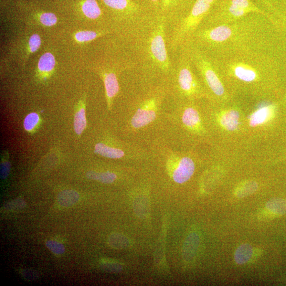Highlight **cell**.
I'll return each instance as SVG.
<instances>
[{
	"label": "cell",
	"mask_w": 286,
	"mask_h": 286,
	"mask_svg": "<svg viewBox=\"0 0 286 286\" xmlns=\"http://www.w3.org/2000/svg\"><path fill=\"white\" fill-rule=\"evenodd\" d=\"M55 59L50 52H46L42 55L38 62V68L42 73H49L54 69Z\"/></svg>",
	"instance_id": "obj_20"
},
{
	"label": "cell",
	"mask_w": 286,
	"mask_h": 286,
	"mask_svg": "<svg viewBox=\"0 0 286 286\" xmlns=\"http://www.w3.org/2000/svg\"><path fill=\"white\" fill-rule=\"evenodd\" d=\"M87 176L89 179L97 180L104 184L112 183L117 178L116 175L110 171L104 173L90 171L87 173Z\"/></svg>",
	"instance_id": "obj_21"
},
{
	"label": "cell",
	"mask_w": 286,
	"mask_h": 286,
	"mask_svg": "<svg viewBox=\"0 0 286 286\" xmlns=\"http://www.w3.org/2000/svg\"><path fill=\"white\" fill-rule=\"evenodd\" d=\"M213 58L233 97L242 94L273 100L281 93L286 76V46Z\"/></svg>",
	"instance_id": "obj_1"
},
{
	"label": "cell",
	"mask_w": 286,
	"mask_h": 286,
	"mask_svg": "<svg viewBox=\"0 0 286 286\" xmlns=\"http://www.w3.org/2000/svg\"><path fill=\"white\" fill-rule=\"evenodd\" d=\"M259 185L253 180H247L239 184L235 190V196L240 198H245L255 193Z\"/></svg>",
	"instance_id": "obj_14"
},
{
	"label": "cell",
	"mask_w": 286,
	"mask_h": 286,
	"mask_svg": "<svg viewBox=\"0 0 286 286\" xmlns=\"http://www.w3.org/2000/svg\"><path fill=\"white\" fill-rule=\"evenodd\" d=\"M174 71L169 84L170 95H173L177 101H210L209 95L184 46L174 53Z\"/></svg>",
	"instance_id": "obj_4"
},
{
	"label": "cell",
	"mask_w": 286,
	"mask_h": 286,
	"mask_svg": "<svg viewBox=\"0 0 286 286\" xmlns=\"http://www.w3.org/2000/svg\"><path fill=\"white\" fill-rule=\"evenodd\" d=\"M167 27L164 16L153 14L119 33L121 51L133 63L144 86L170 83L174 60L167 45Z\"/></svg>",
	"instance_id": "obj_3"
},
{
	"label": "cell",
	"mask_w": 286,
	"mask_h": 286,
	"mask_svg": "<svg viewBox=\"0 0 286 286\" xmlns=\"http://www.w3.org/2000/svg\"><path fill=\"white\" fill-rule=\"evenodd\" d=\"M208 102V112L210 113L206 119L209 126L211 125L222 135L241 134L244 131L245 115L233 100L225 103Z\"/></svg>",
	"instance_id": "obj_9"
},
{
	"label": "cell",
	"mask_w": 286,
	"mask_h": 286,
	"mask_svg": "<svg viewBox=\"0 0 286 286\" xmlns=\"http://www.w3.org/2000/svg\"><path fill=\"white\" fill-rule=\"evenodd\" d=\"M94 151L100 156L112 159H120L127 156L136 157L137 154L134 152L133 148L126 149V148L115 147L102 142L95 145Z\"/></svg>",
	"instance_id": "obj_13"
},
{
	"label": "cell",
	"mask_w": 286,
	"mask_h": 286,
	"mask_svg": "<svg viewBox=\"0 0 286 286\" xmlns=\"http://www.w3.org/2000/svg\"><path fill=\"white\" fill-rule=\"evenodd\" d=\"M266 207L275 215H284L286 214V200L277 198L271 199L267 203Z\"/></svg>",
	"instance_id": "obj_18"
},
{
	"label": "cell",
	"mask_w": 286,
	"mask_h": 286,
	"mask_svg": "<svg viewBox=\"0 0 286 286\" xmlns=\"http://www.w3.org/2000/svg\"><path fill=\"white\" fill-rule=\"evenodd\" d=\"M185 43L219 57L284 46L286 36L270 15L252 14L228 24L200 27Z\"/></svg>",
	"instance_id": "obj_2"
},
{
	"label": "cell",
	"mask_w": 286,
	"mask_h": 286,
	"mask_svg": "<svg viewBox=\"0 0 286 286\" xmlns=\"http://www.w3.org/2000/svg\"><path fill=\"white\" fill-rule=\"evenodd\" d=\"M144 93L136 99L135 113L130 121L131 128L139 130L150 125L156 118L163 102L170 95L169 85L145 86Z\"/></svg>",
	"instance_id": "obj_7"
},
{
	"label": "cell",
	"mask_w": 286,
	"mask_h": 286,
	"mask_svg": "<svg viewBox=\"0 0 286 286\" xmlns=\"http://www.w3.org/2000/svg\"><path fill=\"white\" fill-rule=\"evenodd\" d=\"M83 13L88 18L97 20L102 16V11L96 0H85L82 5Z\"/></svg>",
	"instance_id": "obj_16"
},
{
	"label": "cell",
	"mask_w": 286,
	"mask_h": 286,
	"mask_svg": "<svg viewBox=\"0 0 286 286\" xmlns=\"http://www.w3.org/2000/svg\"><path fill=\"white\" fill-rule=\"evenodd\" d=\"M167 157L166 167L174 181L179 184L187 182L195 171L196 164L192 156L173 152Z\"/></svg>",
	"instance_id": "obj_12"
},
{
	"label": "cell",
	"mask_w": 286,
	"mask_h": 286,
	"mask_svg": "<svg viewBox=\"0 0 286 286\" xmlns=\"http://www.w3.org/2000/svg\"><path fill=\"white\" fill-rule=\"evenodd\" d=\"M87 121L86 115V109L83 105L74 116V129L77 134L80 135L86 129Z\"/></svg>",
	"instance_id": "obj_19"
},
{
	"label": "cell",
	"mask_w": 286,
	"mask_h": 286,
	"mask_svg": "<svg viewBox=\"0 0 286 286\" xmlns=\"http://www.w3.org/2000/svg\"><path fill=\"white\" fill-rule=\"evenodd\" d=\"M25 201L22 199L14 200L6 204L5 206L7 210H17L24 208L26 206Z\"/></svg>",
	"instance_id": "obj_28"
},
{
	"label": "cell",
	"mask_w": 286,
	"mask_h": 286,
	"mask_svg": "<svg viewBox=\"0 0 286 286\" xmlns=\"http://www.w3.org/2000/svg\"><path fill=\"white\" fill-rule=\"evenodd\" d=\"M177 101L178 122L183 131L187 135L198 139H207L209 135L208 124L201 113L198 101Z\"/></svg>",
	"instance_id": "obj_10"
},
{
	"label": "cell",
	"mask_w": 286,
	"mask_h": 286,
	"mask_svg": "<svg viewBox=\"0 0 286 286\" xmlns=\"http://www.w3.org/2000/svg\"><path fill=\"white\" fill-rule=\"evenodd\" d=\"M40 21L42 25L50 27L56 24L58 19L54 14L44 13L40 15Z\"/></svg>",
	"instance_id": "obj_26"
},
{
	"label": "cell",
	"mask_w": 286,
	"mask_h": 286,
	"mask_svg": "<svg viewBox=\"0 0 286 286\" xmlns=\"http://www.w3.org/2000/svg\"><path fill=\"white\" fill-rule=\"evenodd\" d=\"M283 101L284 102V103H286V91L284 93V94H283Z\"/></svg>",
	"instance_id": "obj_33"
},
{
	"label": "cell",
	"mask_w": 286,
	"mask_h": 286,
	"mask_svg": "<svg viewBox=\"0 0 286 286\" xmlns=\"http://www.w3.org/2000/svg\"><path fill=\"white\" fill-rule=\"evenodd\" d=\"M41 44L40 36L37 34L32 35L29 40V50L31 52H34L38 50Z\"/></svg>",
	"instance_id": "obj_29"
},
{
	"label": "cell",
	"mask_w": 286,
	"mask_h": 286,
	"mask_svg": "<svg viewBox=\"0 0 286 286\" xmlns=\"http://www.w3.org/2000/svg\"><path fill=\"white\" fill-rule=\"evenodd\" d=\"M40 123V117L36 112L28 114L24 120V127L25 130L29 132L34 131Z\"/></svg>",
	"instance_id": "obj_23"
},
{
	"label": "cell",
	"mask_w": 286,
	"mask_h": 286,
	"mask_svg": "<svg viewBox=\"0 0 286 286\" xmlns=\"http://www.w3.org/2000/svg\"><path fill=\"white\" fill-rule=\"evenodd\" d=\"M79 194L73 190H66L61 192L58 197V202L63 207H70L78 202Z\"/></svg>",
	"instance_id": "obj_15"
},
{
	"label": "cell",
	"mask_w": 286,
	"mask_h": 286,
	"mask_svg": "<svg viewBox=\"0 0 286 286\" xmlns=\"http://www.w3.org/2000/svg\"><path fill=\"white\" fill-rule=\"evenodd\" d=\"M182 46L187 50L197 75L209 95V102L225 103L234 100L220 76L213 57L190 44Z\"/></svg>",
	"instance_id": "obj_5"
},
{
	"label": "cell",
	"mask_w": 286,
	"mask_h": 286,
	"mask_svg": "<svg viewBox=\"0 0 286 286\" xmlns=\"http://www.w3.org/2000/svg\"><path fill=\"white\" fill-rule=\"evenodd\" d=\"M106 32H109V31H82L78 32V33L76 34L75 37L76 40L79 42H88L105 35Z\"/></svg>",
	"instance_id": "obj_22"
},
{
	"label": "cell",
	"mask_w": 286,
	"mask_h": 286,
	"mask_svg": "<svg viewBox=\"0 0 286 286\" xmlns=\"http://www.w3.org/2000/svg\"><path fill=\"white\" fill-rule=\"evenodd\" d=\"M47 248L53 253L61 255L65 252V248L62 243L54 240H49L46 243Z\"/></svg>",
	"instance_id": "obj_25"
},
{
	"label": "cell",
	"mask_w": 286,
	"mask_h": 286,
	"mask_svg": "<svg viewBox=\"0 0 286 286\" xmlns=\"http://www.w3.org/2000/svg\"><path fill=\"white\" fill-rule=\"evenodd\" d=\"M144 5L155 14H160L161 0H143Z\"/></svg>",
	"instance_id": "obj_27"
},
{
	"label": "cell",
	"mask_w": 286,
	"mask_h": 286,
	"mask_svg": "<svg viewBox=\"0 0 286 286\" xmlns=\"http://www.w3.org/2000/svg\"><path fill=\"white\" fill-rule=\"evenodd\" d=\"M10 171V163L8 161H3L1 164V177L6 178Z\"/></svg>",
	"instance_id": "obj_31"
},
{
	"label": "cell",
	"mask_w": 286,
	"mask_h": 286,
	"mask_svg": "<svg viewBox=\"0 0 286 286\" xmlns=\"http://www.w3.org/2000/svg\"><path fill=\"white\" fill-rule=\"evenodd\" d=\"M277 12H278L279 13H280V14L283 15L284 16H286V7L285 9L282 10V11H278L277 10Z\"/></svg>",
	"instance_id": "obj_32"
},
{
	"label": "cell",
	"mask_w": 286,
	"mask_h": 286,
	"mask_svg": "<svg viewBox=\"0 0 286 286\" xmlns=\"http://www.w3.org/2000/svg\"><path fill=\"white\" fill-rule=\"evenodd\" d=\"M252 14L270 16L251 0H218L200 27L228 24Z\"/></svg>",
	"instance_id": "obj_8"
},
{
	"label": "cell",
	"mask_w": 286,
	"mask_h": 286,
	"mask_svg": "<svg viewBox=\"0 0 286 286\" xmlns=\"http://www.w3.org/2000/svg\"><path fill=\"white\" fill-rule=\"evenodd\" d=\"M268 12L272 16L273 19L283 31L286 35V16L274 10H269Z\"/></svg>",
	"instance_id": "obj_24"
},
{
	"label": "cell",
	"mask_w": 286,
	"mask_h": 286,
	"mask_svg": "<svg viewBox=\"0 0 286 286\" xmlns=\"http://www.w3.org/2000/svg\"><path fill=\"white\" fill-rule=\"evenodd\" d=\"M278 103L273 100H263L249 115L245 116L244 131H263L276 117Z\"/></svg>",
	"instance_id": "obj_11"
},
{
	"label": "cell",
	"mask_w": 286,
	"mask_h": 286,
	"mask_svg": "<svg viewBox=\"0 0 286 286\" xmlns=\"http://www.w3.org/2000/svg\"><path fill=\"white\" fill-rule=\"evenodd\" d=\"M218 0H196L189 13L167 27V45L174 54L199 28Z\"/></svg>",
	"instance_id": "obj_6"
},
{
	"label": "cell",
	"mask_w": 286,
	"mask_h": 286,
	"mask_svg": "<svg viewBox=\"0 0 286 286\" xmlns=\"http://www.w3.org/2000/svg\"><path fill=\"white\" fill-rule=\"evenodd\" d=\"M253 248L249 244H242L236 251L235 260L238 264H245L250 261L253 256Z\"/></svg>",
	"instance_id": "obj_17"
},
{
	"label": "cell",
	"mask_w": 286,
	"mask_h": 286,
	"mask_svg": "<svg viewBox=\"0 0 286 286\" xmlns=\"http://www.w3.org/2000/svg\"><path fill=\"white\" fill-rule=\"evenodd\" d=\"M23 277L29 280L36 279L38 278L37 272L33 270L26 269L22 271Z\"/></svg>",
	"instance_id": "obj_30"
}]
</instances>
